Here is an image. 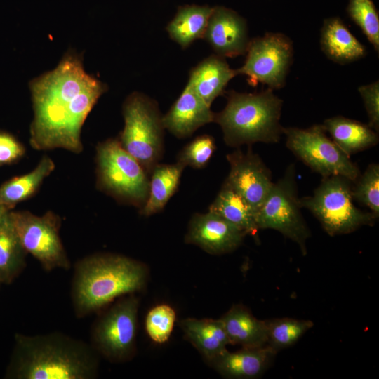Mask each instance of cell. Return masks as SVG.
Here are the masks:
<instances>
[{
  "label": "cell",
  "instance_id": "1",
  "mask_svg": "<svg viewBox=\"0 0 379 379\" xmlns=\"http://www.w3.org/2000/svg\"><path fill=\"white\" fill-rule=\"evenodd\" d=\"M34 109L29 142L36 150H83L81 132L107 85L88 74L81 58L67 53L53 70L29 83Z\"/></svg>",
  "mask_w": 379,
  "mask_h": 379
},
{
  "label": "cell",
  "instance_id": "2",
  "mask_svg": "<svg viewBox=\"0 0 379 379\" xmlns=\"http://www.w3.org/2000/svg\"><path fill=\"white\" fill-rule=\"evenodd\" d=\"M93 347L62 333H16L8 379H92L98 375Z\"/></svg>",
  "mask_w": 379,
  "mask_h": 379
},
{
  "label": "cell",
  "instance_id": "3",
  "mask_svg": "<svg viewBox=\"0 0 379 379\" xmlns=\"http://www.w3.org/2000/svg\"><path fill=\"white\" fill-rule=\"evenodd\" d=\"M147 280L145 265L130 258L98 253L74 266L71 296L78 317L98 311L116 298L140 291Z\"/></svg>",
  "mask_w": 379,
  "mask_h": 379
},
{
  "label": "cell",
  "instance_id": "4",
  "mask_svg": "<svg viewBox=\"0 0 379 379\" xmlns=\"http://www.w3.org/2000/svg\"><path fill=\"white\" fill-rule=\"evenodd\" d=\"M274 91L226 92L227 104L215 113L214 121L222 129L225 144L239 148L255 142L277 143L283 135L280 124L283 100Z\"/></svg>",
  "mask_w": 379,
  "mask_h": 379
},
{
  "label": "cell",
  "instance_id": "5",
  "mask_svg": "<svg viewBox=\"0 0 379 379\" xmlns=\"http://www.w3.org/2000/svg\"><path fill=\"white\" fill-rule=\"evenodd\" d=\"M124 126L118 138L149 175L164 154V126L157 102L140 92L131 93L122 106Z\"/></svg>",
  "mask_w": 379,
  "mask_h": 379
},
{
  "label": "cell",
  "instance_id": "6",
  "mask_svg": "<svg viewBox=\"0 0 379 379\" xmlns=\"http://www.w3.org/2000/svg\"><path fill=\"white\" fill-rule=\"evenodd\" d=\"M352 181L340 175L322 178L311 196L300 199L330 236L352 233L362 226H372L378 218L354 204Z\"/></svg>",
  "mask_w": 379,
  "mask_h": 379
},
{
  "label": "cell",
  "instance_id": "7",
  "mask_svg": "<svg viewBox=\"0 0 379 379\" xmlns=\"http://www.w3.org/2000/svg\"><path fill=\"white\" fill-rule=\"evenodd\" d=\"M98 185L118 201L138 207L146 202L149 175L141 164L121 145L110 138L97 147Z\"/></svg>",
  "mask_w": 379,
  "mask_h": 379
},
{
  "label": "cell",
  "instance_id": "8",
  "mask_svg": "<svg viewBox=\"0 0 379 379\" xmlns=\"http://www.w3.org/2000/svg\"><path fill=\"white\" fill-rule=\"evenodd\" d=\"M298 195L294 164L274 182L268 195L255 213L258 230L272 229L295 242L303 255L307 253L306 241L311 232L301 213Z\"/></svg>",
  "mask_w": 379,
  "mask_h": 379
},
{
  "label": "cell",
  "instance_id": "9",
  "mask_svg": "<svg viewBox=\"0 0 379 379\" xmlns=\"http://www.w3.org/2000/svg\"><path fill=\"white\" fill-rule=\"evenodd\" d=\"M283 134L286 147L322 178L340 175L354 182L360 175L358 166L326 135L322 124L284 127Z\"/></svg>",
  "mask_w": 379,
  "mask_h": 379
},
{
  "label": "cell",
  "instance_id": "10",
  "mask_svg": "<svg viewBox=\"0 0 379 379\" xmlns=\"http://www.w3.org/2000/svg\"><path fill=\"white\" fill-rule=\"evenodd\" d=\"M244 65L237 74L245 75L252 86L266 85L273 91L282 88L293 59L291 39L280 32H267L250 39Z\"/></svg>",
  "mask_w": 379,
  "mask_h": 379
},
{
  "label": "cell",
  "instance_id": "11",
  "mask_svg": "<svg viewBox=\"0 0 379 379\" xmlns=\"http://www.w3.org/2000/svg\"><path fill=\"white\" fill-rule=\"evenodd\" d=\"M15 232L27 253H30L46 271L70 267L59 230L60 220L53 212L36 215L29 211H9Z\"/></svg>",
  "mask_w": 379,
  "mask_h": 379
},
{
  "label": "cell",
  "instance_id": "12",
  "mask_svg": "<svg viewBox=\"0 0 379 379\" xmlns=\"http://www.w3.org/2000/svg\"><path fill=\"white\" fill-rule=\"evenodd\" d=\"M138 308L137 298L130 295L101 317L92 330L94 350L110 360L126 359L134 348Z\"/></svg>",
  "mask_w": 379,
  "mask_h": 379
},
{
  "label": "cell",
  "instance_id": "13",
  "mask_svg": "<svg viewBox=\"0 0 379 379\" xmlns=\"http://www.w3.org/2000/svg\"><path fill=\"white\" fill-rule=\"evenodd\" d=\"M226 159L230 172L224 184L237 192L255 215L274 184L270 170L251 146L246 152L237 148L227 154Z\"/></svg>",
  "mask_w": 379,
  "mask_h": 379
},
{
  "label": "cell",
  "instance_id": "14",
  "mask_svg": "<svg viewBox=\"0 0 379 379\" xmlns=\"http://www.w3.org/2000/svg\"><path fill=\"white\" fill-rule=\"evenodd\" d=\"M203 39L221 57L245 55L250 41L246 20L231 8L214 6Z\"/></svg>",
  "mask_w": 379,
  "mask_h": 379
},
{
  "label": "cell",
  "instance_id": "15",
  "mask_svg": "<svg viewBox=\"0 0 379 379\" xmlns=\"http://www.w3.org/2000/svg\"><path fill=\"white\" fill-rule=\"evenodd\" d=\"M246 234L220 215L208 211L192 217L185 241L206 252L220 255L237 249Z\"/></svg>",
  "mask_w": 379,
  "mask_h": 379
},
{
  "label": "cell",
  "instance_id": "16",
  "mask_svg": "<svg viewBox=\"0 0 379 379\" xmlns=\"http://www.w3.org/2000/svg\"><path fill=\"white\" fill-rule=\"evenodd\" d=\"M215 112L187 84L162 116L165 129L179 139L191 136L200 127L214 121Z\"/></svg>",
  "mask_w": 379,
  "mask_h": 379
},
{
  "label": "cell",
  "instance_id": "17",
  "mask_svg": "<svg viewBox=\"0 0 379 379\" xmlns=\"http://www.w3.org/2000/svg\"><path fill=\"white\" fill-rule=\"evenodd\" d=\"M277 353L267 345L258 347H241L236 352L226 350L209 362L225 378L253 379L264 373Z\"/></svg>",
  "mask_w": 379,
  "mask_h": 379
},
{
  "label": "cell",
  "instance_id": "18",
  "mask_svg": "<svg viewBox=\"0 0 379 379\" xmlns=\"http://www.w3.org/2000/svg\"><path fill=\"white\" fill-rule=\"evenodd\" d=\"M237 75V69L230 68L225 58L214 53L190 70L187 84L211 106Z\"/></svg>",
  "mask_w": 379,
  "mask_h": 379
},
{
  "label": "cell",
  "instance_id": "19",
  "mask_svg": "<svg viewBox=\"0 0 379 379\" xmlns=\"http://www.w3.org/2000/svg\"><path fill=\"white\" fill-rule=\"evenodd\" d=\"M322 52L331 61L347 65L359 60L367 54V50L350 31L339 17L325 19L320 32Z\"/></svg>",
  "mask_w": 379,
  "mask_h": 379
},
{
  "label": "cell",
  "instance_id": "20",
  "mask_svg": "<svg viewBox=\"0 0 379 379\" xmlns=\"http://www.w3.org/2000/svg\"><path fill=\"white\" fill-rule=\"evenodd\" d=\"M230 344L241 347H258L267 345L266 320L255 318L242 305H233L221 318Z\"/></svg>",
  "mask_w": 379,
  "mask_h": 379
},
{
  "label": "cell",
  "instance_id": "21",
  "mask_svg": "<svg viewBox=\"0 0 379 379\" xmlns=\"http://www.w3.org/2000/svg\"><path fill=\"white\" fill-rule=\"evenodd\" d=\"M322 125L333 141L349 157L376 145L379 141L378 132L368 124L343 116L326 119Z\"/></svg>",
  "mask_w": 379,
  "mask_h": 379
},
{
  "label": "cell",
  "instance_id": "22",
  "mask_svg": "<svg viewBox=\"0 0 379 379\" xmlns=\"http://www.w3.org/2000/svg\"><path fill=\"white\" fill-rule=\"evenodd\" d=\"M180 326L194 346L209 361L227 350L230 344L220 319H182Z\"/></svg>",
  "mask_w": 379,
  "mask_h": 379
},
{
  "label": "cell",
  "instance_id": "23",
  "mask_svg": "<svg viewBox=\"0 0 379 379\" xmlns=\"http://www.w3.org/2000/svg\"><path fill=\"white\" fill-rule=\"evenodd\" d=\"M181 164H157L149 175L148 197L140 209L145 216L161 211L171 197L178 190L185 169Z\"/></svg>",
  "mask_w": 379,
  "mask_h": 379
},
{
  "label": "cell",
  "instance_id": "24",
  "mask_svg": "<svg viewBox=\"0 0 379 379\" xmlns=\"http://www.w3.org/2000/svg\"><path fill=\"white\" fill-rule=\"evenodd\" d=\"M213 7L208 5H185L166 26L170 38L182 48L189 47L195 40L203 39Z\"/></svg>",
  "mask_w": 379,
  "mask_h": 379
},
{
  "label": "cell",
  "instance_id": "25",
  "mask_svg": "<svg viewBox=\"0 0 379 379\" xmlns=\"http://www.w3.org/2000/svg\"><path fill=\"white\" fill-rule=\"evenodd\" d=\"M214 213L259 241L254 211L234 190L222 184L217 197L209 206Z\"/></svg>",
  "mask_w": 379,
  "mask_h": 379
},
{
  "label": "cell",
  "instance_id": "26",
  "mask_svg": "<svg viewBox=\"0 0 379 379\" xmlns=\"http://www.w3.org/2000/svg\"><path fill=\"white\" fill-rule=\"evenodd\" d=\"M55 169L51 158L44 156L29 173L13 178L0 187V204L9 211L32 197Z\"/></svg>",
  "mask_w": 379,
  "mask_h": 379
},
{
  "label": "cell",
  "instance_id": "27",
  "mask_svg": "<svg viewBox=\"0 0 379 379\" xmlns=\"http://www.w3.org/2000/svg\"><path fill=\"white\" fill-rule=\"evenodd\" d=\"M27 254L8 212L0 223V283L9 284L20 275L26 265Z\"/></svg>",
  "mask_w": 379,
  "mask_h": 379
},
{
  "label": "cell",
  "instance_id": "28",
  "mask_svg": "<svg viewBox=\"0 0 379 379\" xmlns=\"http://www.w3.org/2000/svg\"><path fill=\"white\" fill-rule=\"evenodd\" d=\"M266 322L267 345L276 352L294 345L314 326L310 320L288 317L266 320Z\"/></svg>",
  "mask_w": 379,
  "mask_h": 379
},
{
  "label": "cell",
  "instance_id": "29",
  "mask_svg": "<svg viewBox=\"0 0 379 379\" xmlns=\"http://www.w3.org/2000/svg\"><path fill=\"white\" fill-rule=\"evenodd\" d=\"M350 18L361 29L375 51L379 53V16L372 0H349Z\"/></svg>",
  "mask_w": 379,
  "mask_h": 379
},
{
  "label": "cell",
  "instance_id": "30",
  "mask_svg": "<svg viewBox=\"0 0 379 379\" xmlns=\"http://www.w3.org/2000/svg\"><path fill=\"white\" fill-rule=\"evenodd\" d=\"M352 197L379 217V165L372 163L352 182Z\"/></svg>",
  "mask_w": 379,
  "mask_h": 379
},
{
  "label": "cell",
  "instance_id": "31",
  "mask_svg": "<svg viewBox=\"0 0 379 379\" xmlns=\"http://www.w3.org/2000/svg\"><path fill=\"white\" fill-rule=\"evenodd\" d=\"M216 149L215 139L207 134L199 135L178 153L177 162L195 169L206 167Z\"/></svg>",
  "mask_w": 379,
  "mask_h": 379
},
{
  "label": "cell",
  "instance_id": "32",
  "mask_svg": "<svg viewBox=\"0 0 379 379\" xmlns=\"http://www.w3.org/2000/svg\"><path fill=\"white\" fill-rule=\"evenodd\" d=\"M175 320V312L171 307L159 305L153 307L146 317V331L154 342L164 343L172 333Z\"/></svg>",
  "mask_w": 379,
  "mask_h": 379
},
{
  "label": "cell",
  "instance_id": "33",
  "mask_svg": "<svg viewBox=\"0 0 379 379\" xmlns=\"http://www.w3.org/2000/svg\"><path fill=\"white\" fill-rule=\"evenodd\" d=\"M368 115V125L379 131V81L378 80L358 88Z\"/></svg>",
  "mask_w": 379,
  "mask_h": 379
},
{
  "label": "cell",
  "instance_id": "34",
  "mask_svg": "<svg viewBox=\"0 0 379 379\" xmlns=\"http://www.w3.org/2000/svg\"><path fill=\"white\" fill-rule=\"evenodd\" d=\"M23 145L11 135L0 132V165L18 161L25 154Z\"/></svg>",
  "mask_w": 379,
  "mask_h": 379
},
{
  "label": "cell",
  "instance_id": "35",
  "mask_svg": "<svg viewBox=\"0 0 379 379\" xmlns=\"http://www.w3.org/2000/svg\"><path fill=\"white\" fill-rule=\"evenodd\" d=\"M10 211L0 204V223Z\"/></svg>",
  "mask_w": 379,
  "mask_h": 379
}]
</instances>
